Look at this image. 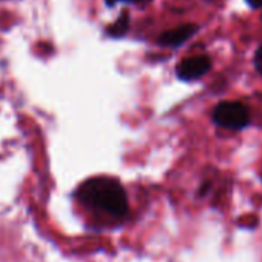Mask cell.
I'll return each mask as SVG.
<instances>
[{"mask_svg":"<svg viewBox=\"0 0 262 262\" xmlns=\"http://www.w3.org/2000/svg\"><path fill=\"white\" fill-rule=\"evenodd\" d=\"M79 201L97 211L113 217H123L128 213V198L119 181L113 178H93L77 190Z\"/></svg>","mask_w":262,"mask_h":262,"instance_id":"obj_1","label":"cell"},{"mask_svg":"<svg viewBox=\"0 0 262 262\" xmlns=\"http://www.w3.org/2000/svg\"><path fill=\"white\" fill-rule=\"evenodd\" d=\"M213 122L228 129H242L248 125V110L241 102H221L213 111Z\"/></svg>","mask_w":262,"mask_h":262,"instance_id":"obj_2","label":"cell"},{"mask_svg":"<svg viewBox=\"0 0 262 262\" xmlns=\"http://www.w3.org/2000/svg\"><path fill=\"white\" fill-rule=\"evenodd\" d=\"M211 68V60L207 56H196L190 59H184L176 67V74L182 80H196L207 74Z\"/></svg>","mask_w":262,"mask_h":262,"instance_id":"obj_3","label":"cell"},{"mask_svg":"<svg viewBox=\"0 0 262 262\" xmlns=\"http://www.w3.org/2000/svg\"><path fill=\"white\" fill-rule=\"evenodd\" d=\"M199 31V27L194 24L181 25L178 28L168 30L159 36V45L162 47H181L182 43L188 42L196 33Z\"/></svg>","mask_w":262,"mask_h":262,"instance_id":"obj_4","label":"cell"},{"mask_svg":"<svg viewBox=\"0 0 262 262\" xmlns=\"http://www.w3.org/2000/svg\"><path fill=\"white\" fill-rule=\"evenodd\" d=\"M128 27H129V13L128 11H122L120 16H119V19L108 28V34L111 37L119 39V37H122V36L126 34Z\"/></svg>","mask_w":262,"mask_h":262,"instance_id":"obj_5","label":"cell"},{"mask_svg":"<svg viewBox=\"0 0 262 262\" xmlns=\"http://www.w3.org/2000/svg\"><path fill=\"white\" fill-rule=\"evenodd\" d=\"M254 67H256L257 73L262 76V47H259L256 50V54H254Z\"/></svg>","mask_w":262,"mask_h":262,"instance_id":"obj_6","label":"cell"},{"mask_svg":"<svg viewBox=\"0 0 262 262\" xmlns=\"http://www.w3.org/2000/svg\"><path fill=\"white\" fill-rule=\"evenodd\" d=\"M116 2H129V4H135V2H147V0H106V4L110 7L114 5Z\"/></svg>","mask_w":262,"mask_h":262,"instance_id":"obj_7","label":"cell"},{"mask_svg":"<svg viewBox=\"0 0 262 262\" xmlns=\"http://www.w3.org/2000/svg\"><path fill=\"white\" fill-rule=\"evenodd\" d=\"M245 2H247L251 8H260V7H262V0H245Z\"/></svg>","mask_w":262,"mask_h":262,"instance_id":"obj_8","label":"cell"}]
</instances>
